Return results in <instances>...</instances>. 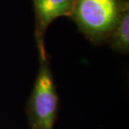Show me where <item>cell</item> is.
Returning a JSON list of instances; mask_svg holds the SVG:
<instances>
[{
	"label": "cell",
	"mask_w": 129,
	"mask_h": 129,
	"mask_svg": "<svg viewBox=\"0 0 129 129\" xmlns=\"http://www.w3.org/2000/svg\"><path fill=\"white\" fill-rule=\"evenodd\" d=\"M59 97L47 58L40 64L28 101L26 113L32 129H54L58 115Z\"/></svg>",
	"instance_id": "cell-1"
},
{
	"label": "cell",
	"mask_w": 129,
	"mask_h": 129,
	"mask_svg": "<svg viewBox=\"0 0 129 129\" xmlns=\"http://www.w3.org/2000/svg\"><path fill=\"white\" fill-rule=\"evenodd\" d=\"M122 10L118 0H76L72 14L82 31L100 40L112 34Z\"/></svg>",
	"instance_id": "cell-2"
},
{
	"label": "cell",
	"mask_w": 129,
	"mask_h": 129,
	"mask_svg": "<svg viewBox=\"0 0 129 129\" xmlns=\"http://www.w3.org/2000/svg\"><path fill=\"white\" fill-rule=\"evenodd\" d=\"M76 0H35L38 26L36 38L40 58L45 57L43 35L52 21L61 16L71 14Z\"/></svg>",
	"instance_id": "cell-3"
},
{
	"label": "cell",
	"mask_w": 129,
	"mask_h": 129,
	"mask_svg": "<svg viewBox=\"0 0 129 129\" xmlns=\"http://www.w3.org/2000/svg\"><path fill=\"white\" fill-rule=\"evenodd\" d=\"M111 42L113 49L121 52H127L129 49V12L128 8L121 12L119 19L112 30Z\"/></svg>",
	"instance_id": "cell-4"
}]
</instances>
